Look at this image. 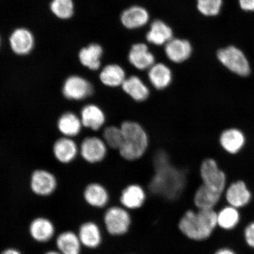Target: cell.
I'll return each instance as SVG.
<instances>
[{
  "mask_svg": "<svg viewBox=\"0 0 254 254\" xmlns=\"http://www.w3.org/2000/svg\"><path fill=\"white\" fill-rule=\"evenodd\" d=\"M155 175L150 184V189L156 194L168 199H174L182 192L185 178L182 171L170 164L155 168Z\"/></svg>",
  "mask_w": 254,
  "mask_h": 254,
  "instance_id": "cell-3",
  "label": "cell"
},
{
  "mask_svg": "<svg viewBox=\"0 0 254 254\" xmlns=\"http://www.w3.org/2000/svg\"><path fill=\"white\" fill-rule=\"evenodd\" d=\"M147 193L141 186L130 184L122 190L120 196V205L128 211L136 210L144 205Z\"/></svg>",
  "mask_w": 254,
  "mask_h": 254,
  "instance_id": "cell-11",
  "label": "cell"
},
{
  "mask_svg": "<svg viewBox=\"0 0 254 254\" xmlns=\"http://www.w3.org/2000/svg\"><path fill=\"white\" fill-rule=\"evenodd\" d=\"M150 19L147 9L140 6H133L124 11L121 21L124 26L128 29H135L144 26Z\"/></svg>",
  "mask_w": 254,
  "mask_h": 254,
  "instance_id": "cell-20",
  "label": "cell"
},
{
  "mask_svg": "<svg viewBox=\"0 0 254 254\" xmlns=\"http://www.w3.org/2000/svg\"><path fill=\"white\" fill-rule=\"evenodd\" d=\"M126 72L122 66L117 64H109L105 66L100 74V79L106 86L117 87L125 82Z\"/></svg>",
  "mask_w": 254,
  "mask_h": 254,
  "instance_id": "cell-29",
  "label": "cell"
},
{
  "mask_svg": "<svg viewBox=\"0 0 254 254\" xmlns=\"http://www.w3.org/2000/svg\"><path fill=\"white\" fill-rule=\"evenodd\" d=\"M62 91L66 100L79 101L91 96L94 93V87L88 79L73 75L64 82Z\"/></svg>",
  "mask_w": 254,
  "mask_h": 254,
  "instance_id": "cell-6",
  "label": "cell"
},
{
  "mask_svg": "<svg viewBox=\"0 0 254 254\" xmlns=\"http://www.w3.org/2000/svg\"><path fill=\"white\" fill-rule=\"evenodd\" d=\"M122 86L126 94L138 102L147 100L150 95L147 85L136 76L133 75L126 78Z\"/></svg>",
  "mask_w": 254,
  "mask_h": 254,
  "instance_id": "cell-24",
  "label": "cell"
},
{
  "mask_svg": "<svg viewBox=\"0 0 254 254\" xmlns=\"http://www.w3.org/2000/svg\"><path fill=\"white\" fill-rule=\"evenodd\" d=\"M240 221V215L236 208L227 206L217 213V225L224 230H231Z\"/></svg>",
  "mask_w": 254,
  "mask_h": 254,
  "instance_id": "cell-30",
  "label": "cell"
},
{
  "mask_svg": "<svg viewBox=\"0 0 254 254\" xmlns=\"http://www.w3.org/2000/svg\"><path fill=\"white\" fill-rule=\"evenodd\" d=\"M52 150L56 160L63 164L71 163L79 154V147L74 139L63 136L54 143Z\"/></svg>",
  "mask_w": 254,
  "mask_h": 254,
  "instance_id": "cell-10",
  "label": "cell"
},
{
  "mask_svg": "<svg viewBox=\"0 0 254 254\" xmlns=\"http://www.w3.org/2000/svg\"><path fill=\"white\" fill-rule=\"evenodd\" d=\"M246 138L243 133L237 129L225 130L220 136L221 145L224 150L230 154L239 152L245 144Z\"/></svg>",
  "mask_w": 254,
  "mask_h": 254,
  "instance_id": "cell-26",
  "label": "cell"
},
{
  "mask_svg": "<svg viewBox=\"0 0 254 254\" xmlns=\"http://www.w3.org/2000/svg\"><path fill=\"white\" fill-rule=\"evenodd\" d=\"M85 202L94 208H102L109 204V191L99 183H93L85 187L83 193Z\"/></svg>",
  "mask_w": 254,
  "mask_h": 254,
  "instance_id": "cell-19",
  "label": "cell"
},
{
  "mask_svg": "<svg viewBox=\"0 0 254 254\" xmlns=\"http://www.w3.org/2000/svg\"><path fill=\"white\" fill-rule=\"evenodd\" d=\"M172 77L171 69L164 64H154L149 69V80L157 90H164L169 86L172 81Z\"/></svg>",
  "mask_w": 254,
  "mask_h": 254,
  "instance_id": "cell-22",
  "label": "cell"
},
{
  "mask_svg": "<svg viewBox=\"0 0 254 254\" xmlns=\"http://www.w3.org/2000/svg\"><path fill=\"white\" fill-rule=\"evenodd\" d=\"M217 57L222 64L230 71L241 76L250 73L249 61L244 53L237 47L230 46L218 51Z\"/></svg>",
  "mask_w": 254,
  "mask_h": 254,
  "instance_id": "cell-5",
  "label": "cell"
},
{
  "mask_svg": "<svg viewBox=\"0 0 254 254\" xmlns=\"http://www.w3.org/2000/svg\"><path fill=\"white\" fill-rule=\"evenodd\" d=\"M1 254H22V253L17 249H8L3 251Z\"/></svg>",
  "mask_w": 254,
  "mask_h": 254,
  "instance_id": "cell-36",
  "label": "cell"
},
{
  "mask_svg": "<svg viewBox=\"0 0 254 254\" xmlns=\"http://www.w3.org/2000/svg\"><path fill=\"white\" fill-rule=\"evenodd\" d=\"M79 155L85 161L96 164L102 161L107 154V145L103 139L96 136H89L82 141Z\"/></svg>",
  "mask_w": 254,
  "mask_h": 254,
  "instance_id": "cell-8",
  "label": "cell"
},
{
  "mask_svg": "<svg viewBox=\"0 0 254 254\" xmlns=\"http://www.w3.org/2000/svg\"><path fill=\"white\" fill-rule=\"evenodd\" d=\"M128 60L136 68L144 70L150 69L155 64V57L144 44L138 43L129 51Z\"/></svg>",
  "mask_w": 254,
  "mask_h": 254,
  "instance_id": "cell-16",
  "label": "cell"
},
{
  "mask_svg": "<svg viewBox=\"0 0 254 254\" xmlns=\"http://www.w3.org/2000/svg\"><path fill=\"white\" fill-rule=\"evenodd\" d=\"M120 127L123 135L122 145L119 149L120 155L127 160H138L148 147L147 132L138 123L131 121L124 122Z\"/></svg>",
  "mask_w": 254,
  "mask_h": 254,
  "instance_id": "cell-2",
  "label": "cell"
},
{
  "mask_svg": "<svg viewBox=\"0 0 254 254\" xmlns=\"http://www.w3.org/2000/svg\"><path fill=\"white\" fill-rule=\"evenodd\" d=\"M173 31L167 24L161 20H156L151 25L147 34V40L155 45L161 46L173 39Z\"/></svg>",
  "mask_w": 254,
  "mask_h": 254,
  "instance_id": "cell-27",
  "label": "cell"
},
{
  "mask_svg": "<svg viewBox=\"0 0 254 254\" xmlns=\"http://www.w3.org/2000/svg\"><path fill=\"white\" fill-rule=\"evenodd\" d=\"M241 8L248 11H254V0H239Z\"/></svg>",
  "mask_w": 254,
  "mask_h": 254,
  "instance_id": "cell-35",
  "label": "cell"
},
{
  "mask_svg": "<svg viewBox=\"0 0 254 254\" xmlns=\"http://www.w3.org/2000/svg\"><path fill=\"white\" fill-rule=\"evenodd\" d=\"M217 226V213L214 209H188L178 224L180 233L194 241L208 239Z\"/></svg>",
  "mask_w": 254,
  "mask_h": 254,
  "instance_id": "cell-1",
  "label": "cell"
},
{
  "mask_svg": "<svg viewBox=\"0 0 254 254\" xmlns=\"http://www.w3.org/2000/svg\"><path fill=\"white\" fill-rule=\"evenodd\" d=\"M0 43H1V39H0Z\"/></svg>",
  "mask_w": 254,
  "mask_h": 254,
  "instance_id": "cell-39",
  "label": "cell"
},
{
  "mask_svg": "<svg viewBox=\"0 0 254 254\" xmlns=\"http://www.w3.org/2000/svg\"><path fill=\"white\" fill-rule=\"evenodd\" d=\"M57 127L63 136L73 138L80 134L83 126L79 116L71 111H66L57 120Z\"/></svg>",
  "mask_w": 254,
  "mask_h": 254,
  "instance_id": "cell-14",
  "label": "cell"
},
{
  "mask_svg": "<svg viewBox=\"0 0 254 254\" xmlns=\"http://www.w3.org/2000/svg\"><path fill=\"white\" fill-rule=\"evenodd\" d=\"M44 254H62L59 252H55V251H50V252H47Z\"/></svg>",
  "mask_w": 254,
  "mask_h": 254,
  "instance_id": "cell-38",
  "label": "cell"
},
{
  "mask_svg": "<svg viewBox=\"0 0 254 254\" xmlns=\"http://www.w3.org/2000/svg\"><path fill=\"white\" fill-rule=\"evenodd\" d=\"M104 224L108 233L114 237L125 236L132 225L129 211L122 205H114L108 208L104 215Z\"/></svg>",
  "mask_w": 254,
  "mask_h": 254,
  "instance_id": "cell-4",
  "label": "cell"
},
{
  "mask_svg": "<svg viewBox=\"0 0 254 254\" xmlns=\"http://www.w3.org/2000/svg\"><path fill=\"white\" fill-rule=\"evenodd\" d=\"M200 175L202 185L222 194L225 188L226 177L213 159H206L202 162L200 168Z\"/></svg>",
  "mask_w": 254,
  "mask_h": 254,
  "instance_id": "cell-7",
  "label": "cell"
},
{
  "mask_svg": "<svg viewBox=\"0 0 254 254\" xmlns=\"http://www.w3.org/2000/svg\"><path fill=\"white\" fill-rule=\"evenodd\" d=\"M102 47L97 44H92L83 48L79 53V60L81 64L91 70H97L101 66L103 56Z\"/></svg>",
  "mask_w": 254,
  "mask_h": 254,
  "instance_id": "cell-23",
  "label": "cell"
},
{
  "mask_svg": "<svg viewBox=\"0 0 254 254\" xmlns=\"http://www.w3.org/2000/svg\"><path fill=\"white\" fill-rule=\"evenodd\" d=\"M56 246L62 254H80L82 246L78 234L65 231L57 237Z\"/></svg>",
  "mask_w": 254,
  "mask_h": 254,
  "instance_id": "cell-28",
  "label": "cell"
},
{
  "mask_svg": "<svg viewBox=\"0 0 254 254\" xmlns=\"http://www.w3.org/2000/svg\"><path fill=\"white\" fill-rule=\"evenodd\" d=\"M222 0H197V8L206 16H215L220 12Z\"/></svg>",
  "mask_w": 254,
  "mask_h": 254,
  "instance_id": "cell-33",
  "label": "cell"
},
{
  "mask_svg": "<svg viewBox=\"0 0 254 254\" xmlns=\"http://www.w3.org/2000/svg\"><path fill=\"white\" fill-rule=\"evenodd\" d=\"M78 236L82 246L95 249L99 247L103 241L100 228L94 222L88 221L82 224L78 231Z\"/></svg>",
  "mask_w": 254,
  "mask_h": 254,
  "instance_id": "cell-15",
  "label": "cell"
},
{
  "mask_svg": "<svg viewBox=\"0 0 254 254\" xmlns=\"http://www.w3.org/2000/svg\"><path fill=\"white\" fill-rule=\"evenodd\" d=\"M252 195L246 184L241 181L232 184L227 190V201L233 207H243L249 204Z\"/></svg>",
  "mask_w": 254,
  "mask_h": 254,
  "instance_id": "cell-21",
  "label": "cell"
},
{
  "mask_svg": "<svg viewBox=\"0 0 254 254\" xmlns=\"http://www.w3.org/2000/svg\"><path fill=\"white\" fill-rule=\"evenodd\" d=\"M103 140L107 147L119 150L123 141V135L121 127L109 126L104 129Z\"/></svg>",
  "mask_w": 254,
  "mask_h": 254,
  "instance_id": "cell-32",
  "label": "cell"
},
{
  "mask_svg": "<svg viewBox=\"0 0 254 254\" xmlns=\"http://www.w3.org/2000/svg\"><path fill=\"white\" fill-rule=\"evenodd\" d=\"M9 43L16 55H27L33 49L34 38L33 34L26 28H17L11 34Z\"/></svg>",
  "mask_w": 254,
  "mask_h": 254,
  "instance_id": "cell-12",
  "label": "cell"
},
{
  "mask_svg": "<svg viewBox=\"0 0 254 254\" xmlns=\"http://www.w3.org/2000/svg\"><path fill=\"white\" fill-rule=\"evenodd\" d=\"M50 8L57 17L63 20L71 18L74 14L72 0H53Z\"/></svg>",
  "mask_w": 254,
  "mask_h": 254,
  "instance_id": "cell-31",
  "label": "cell"
},
{
  "mask_svg": "<svg viewBox=\"0 0 254 254\" xmlns=\"http://www.w3.org/2000/svg\"><path fill=\"white\" fill-rule=\"evenodd\" d=\"M57 179L55 175L45 169H37L32 173L30 186L32 192L37 195H52L57 188Z\"/></svg>",
  "mask_w": 254,
  "mask_h": 254,
  "instance_id": "cell-9",
  "label": "cell"
},
{
  "mask_svg": "<svg viewBox=\"0 0 254 254\" xmlns=\"http://www.w3.org/2000/svg\"><path fill=\"white\" fill-rule=\"evenodd\" d=\"M79 117L83 127L93 131L100 129L106 122L103 110L94 104H88L82 107Z\"/></svg>",
  "mask_w": 254,
  "mask_h": 254,
  "instance_id": "cell-13",
  "label": "cell"
},
{
  "mask_svg": "<svg viewBox=\"0 0 254 254\" xmlns=\"http://www.w3.org/2000/svg\"><path fill=\"white\" fill-rule=\"evenodd\" d=\"M214 254H236L233 251L227 249H220L215 252Z\"/></svg>",
  "mask_w": 254,
  "mask_h": 254,
  "instance_id": "cell-37",
  "label": "cell"
},
{
  "mask_svg": "<svg viewBox=\"0 0 254 254\" xmlns=\"http://www.w3.org/2000/svg\"><path fill=\"white\" fill-rule=\"evenodd\" d=\"M192 51L189 41L183 39H171L165 47V52L168 59L176 63L186 61L191 55Z\"/></svg>",
  "mask_w": 254,
  "mask_h": 254,
  "instance_id": "cell-17",
  "label": "cell"
},
{
  "mask_svg": "<svg viewBox=\"0 0 254 254\" xmlns=\"http://www.w3.org/2000/svg\"><path fill=\"white\" fill-rule=\"evenodd\" d=\"M31 237L37 242L47 243L55 234V227L53 222L44 217L35 218L29 227Z\"/></svg>",
  "mask_w": 254,
  "mask_h": 254,
  "instance_id": "cell-18",
  "label": "cell"
},
{
  "mask_svg": "<svg viewBox=\"0 0 254 254\" xmlns=\"http://www.w3.org/2000/svg\"><path fill=\"white\" fill-rule=\"evenodd\" d=\"M245 238L247 243L250 247L254 248V222L246 228Z\"/></svg>",
  "mask_w": 254,
  "mask_h": 254,
  "instance_id": "cell-34",
  "label": "cell"
},
{
  "mask_svg": "<svg viewBox=\"0 0 254 254\" xmlns=\"http://www.w3.org/2000/svg\"><path fill=\"white\" fill-rule=\"evenodd\" d=\"M221 194L202 185L198 187L193 195V202L196 209H214L220 201Z\"/></svg>",
  "mask_w": 254,
  "mask_h": 254,
  "instance_id": "cell-25",
  "label": "cell"
}]
</instances>
